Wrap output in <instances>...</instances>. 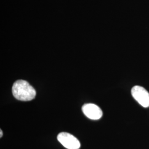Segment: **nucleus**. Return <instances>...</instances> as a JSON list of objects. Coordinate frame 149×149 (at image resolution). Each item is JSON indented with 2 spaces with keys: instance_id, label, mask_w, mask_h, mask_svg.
<instances>
[{
  "instance_id": "nucleus-5",
  "label": "nucleus",
  "mask_w": 149,
  "mask_h": 149,
  "mask_svg": "<svg viewBox=\"0 0 149 149\" xmlns=\"http://www.w3.org/2000/svg\"><path fill=\"white\" fill-rule=\"evenodd\" d=\"M2 135H3V132H2V130L1 129V130H0V137H1V138H2Z\"/></svg>"
},
{
  "instance_id": "nucleus-2",
  "label": "nucleus",
  "mask_w": 149,
  "mask_h": 149,
  "mask_svg": "<svg viewBox=\"0 0 149 149\" xmlns=\"http://www.w3.org/2000/svg\"><path fill=\"white\" fill-rule=\"evenodd\" d=\"M57 139L59 142L68 149H79L80 148L79 140L72 135L66 132L59 134Z\"/></svg>"
},
{
  "instance_id": "nucleus-4",
  "label": "nucleus",
  "mask_w": 149,
  "mask_h": 149,
  "mask_svg": "<svg viewBox=\"0 0 149 149\" xmlns=\"http://www.w3.org/2000/svg\"><path fill=\"white\" fill-rule=\"evenodd\" d=\"M82 111L87 117L92 120L100 119L103 115L101 109L92 103L84 104L82 107Z\"/></svg>"
},
{
  "instance_id": "nucleus-3",
  "label": "nucleus",
  "mask_w": 149,
  "mask_h": 149,
  "mask_svg": "<svg viewBox=\"0 0 149 149\" xmlns=\"http://www.w3.org/2000/svg\"><path fill=\"white\" fill-rule=\"evenodd\" d=\"M132 95L139 103L145 108L149 107V93L144 87L135 86L132 89Z\"/></svg>"
},
{
  "instance_id": "nucleus-1",
  "label": "nucleus",
  "mask_w": 149,
  "mask_h": 149,
  "mask_svg": "<svg viewBox=\"0 0 149 149\" xmlns=\"http://www.w3.org/2000/svg\"><path fill=\"white\" fill-rule=\"evenodd\" d=\"M12 93L17 100L22 101H29L36 96L35 89L25 80L16 81L12 86Z\"/></svg>"
}]
</instances>
